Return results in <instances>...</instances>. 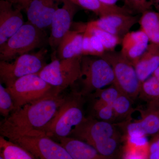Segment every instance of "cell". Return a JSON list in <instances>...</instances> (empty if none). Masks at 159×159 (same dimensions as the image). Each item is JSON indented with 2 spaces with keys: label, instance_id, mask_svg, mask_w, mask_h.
Instances as JSON below:
<instances>
[{
  "label": "cell",
  "instance_id": "obj_19",
  "mask_svg": "<svg viewBox=\"0 0 159 159\" xmlns=\"http://www.w3.org/2000/svg\"><path fill=\"white\" fill-rule=\"evenodd\" d=\"M57 139L73 159H109L90 145L76 138L66 137Z\"/></svg>",
  "mask_w": 159,
  "mask_h": 159
},
{
  "label": "cell",
  "instance_id": "obj_25",
  "mask_svg": "<svg viewBox=\"0 0 159 159\" xmlns=\"http://www.w3.org/2000/svg\"><path fill=\"white\" fill-rule=\"evenodd\" d=\"M82 55L101 57L106 52L101 41L89 31L84 30Z\"/></svg>",
  "mask_w": 159,
  "mask_h": 159
},
{
  "label": "cell",
  "instance_id": "obj_24",
  "mask_svg": "<svg viewBox=\"0 0 159 159\" xmlns=\"http://www.w3.org/2000/svg\"><path fill=\"white\" fill-rule=\"evenodd\" d=\"M0 156L4 159H38L20 145L0 137Z\"/></svg>",
  "mask_w": 159,
  "mask_h": 159
},
{
  "label": "cell",
  "instance_id": "obj_27",
  "mask_svg": "<svg viewBox=\"0 0 159 159\" xmlns=\"http://www.w3.org/2000/svg\"><path fill=\"white\" fill-rule=\"evenodd\" d=\"M133 100L126 95L121 93L112 105L116 121L120 123L130 120V117L133 112L132 106Z\"/></svg>",
  "mask_w": 159,
  "mask_h": 159
},
{
  "label": "cell",
  "instance_id": "obj_15",
  "mask_svg": "<svg viewBox=\"0 0 159 159\" xmlns=\"http://www.w3.org/2000/svg\"><path fill=\"white\" fill-rule=\"evenodd\" d=\"M61 2V0H33L25 10L28 22L43 30L51 27Z\"/></svg>",
  "mask_w": 159,
  "mask_h": 159
},
{
  "label": "cell",
  "instance_id": "obj_1",
  "mask_svg": "<svg viewBox=\"0 0 159 159\" xmlns=\"http://www.w3.org/2000/svg\"><path fill=\"white\" fill-rule=\"evenodd\" d=\"M54 89L42 98L12 112L0 125L1 136L8 140L40 133L57 113L66 98Z\"/></svg>",
  "mask_w": 159,
  "mask_h": 159
},
{
  "label": "cell",
  "instance_id": "obj_10",
  "mask_svg": "<svg viewBox=\"0 0 159 159\" xmlns=\"http://www.w3.org/2000/svg\"><path fill=\"white\" fill-rule=\"evenodd\" d=\"M6 88L12 97L16 110L45 96L53 87L38 74H33L21 77Z\"/></svg>",
  "mask_w": 159,
  "mask_h": 159
},
{
  "label": "cell",
  "instance_id": "obj_30",
  "mask_svg": "<svg viewBox=\"0 0 159 159\" xmlns=\"http://www.w3.org/2000/svg\"><path fill=\"white\" fill-rule=\"evenodd\" d=\"M95 92L96 100L112 106L120 94V91L114 84L106 89H102Z\"/></svg>",
  "mask_w": 159,
  "mask_h": 159
},
{
  "label": "cell",
  "instance_id": "obj_35",
  "mask_svg": "<svg viewBox=\"0 0 159 159\" xmlns=\"http://www.w3.org/2000/svg\"><path fill=\"white\" fill-rule=\"evenodd\" d=\"M153 6L155 11L159 13V0H153Z\"/></svg>",
  "mask_w": 159,
  "mask_h": 159
},
{
  "label": "cell",
  "instance_id": "obj_21",
  "mask_svg": "<svg viewBox=\"0 0 159 159\" xmlns=\"http://www.w3.org/2000/svg\"><path fill=\"white\" fill-rule=\"evenodd\" d=\"M80 8L92 11L99 18L114 13L132 14L130 9L124 6L120 7L116 5H111L100 0H70Z\"/></svg>",
  "mask_w": 159,
  "mask_h": 159
},
{
  "label": "cell",
  "instance_id": "obj_8",
  "mask_svg": "<svg viewBox=\"0 0 159 159\" xmlns=\"http://www.w3.org/2000/svg\"><path fill=\"white\" fill-rule=\"evenodd\" d=\"M47 50L43 48L34 54L19 56L11 62L0 61V79L8 87L18 79L30 74H37L46 65Z\"/></svg>",
  "mask_w": 159,
  "mask_h": 159
},
{
  "label": "cell",
  "instance_id": "obj_9",
  "mask_svg": "<svg viewBox=\"0 0 159 159\" xmlns=\"http://www.w3.org/2000/svg\"><path fill=\"white\" fill-rule=\"evenodd\" d=\"M9 140L25 148L38 159H73L62 145L42 133Z\"/></svg>",
  "mask_w": 159,
  "mask_h": 159
},
{
  "label": "cell",
  "instance_id": "obj_29",
  "mask_svg": "<svg viewBox=\"0 0 159 159\" xmlns=\"http://www.w3.org/2000/svg\"><path fill=\"white\" fill-rule=\"evenodd\" d=\"M16 110L13 99L6 88L0 84V113L2 116L7 118L11 113Z\"/></svg>",
  "mask_w": 159,
  "mask_h": 159
},
{
  "label": "cell",
  "instance_id": "obj_5",
  "mask_svg": "<svg viewBox=\"0 0 159 159\" xmlns=\"http://www.w3.org/2000/svg\"><path fill=\"white\" fill-rule=\"evenodd\" d=\"M79 80L82 86L80 93L84 96L113 84L115 77L110 64L102 57L82 56Z\"/></svg>",
  "mask_w": 159,
  "mask_h": 159
},
{
  "label": "cell",
  "instance_id": "obj_20",
  "mask_svg": "<svg viewBox=\"0 0 159 159\" xmlns=\"http://www.w3.org/2000/svg\"><path fill=\"white\" fill-rule=\"evenodd\" d=\"M83 33L78 30H70L64 35L57 48L59 59L73 58L82 56Z\"/></svg>",
  "mask_w": 159,
  "mask_h": 159
},
{
  "label": "cell",
  "instance_id": "obj_38",
  "mask_svg": "<svg viewBox=\"0 0 159 159\" xmlns=\"http://www.w3.org/2000/svg\"><path fill=\"white\" fill-rule=\"evenodd\" d=\"M151 1L152 2V3H153V0H151Z\"/></svg>",
  "mask_w": 159,
  "mask_h": 159
},
{
  "label": "cell",
  "instance_id": "obj_22",
  "mask_svg": "<svg viewBox=\"0 0 159 159\" xmlns=\"http://www.w3.org/2000/svg\"><path fill=\"white\" fill-rule=\"evenodd\" d=\"M139 24L149 43L159 46V13L152 10L145 11L141 14Z\"/></svg>",
  "mask_w": 159,
  "mask_h": 159
},
{
  "label": "cell",
  "instance_id": "obj_23",
  "mask_svg": "<svg viewBox=\"0 0 159 159\" xmlns=\"http://www.w3.org/2000/svg\"><path fill=\"white\" fill-rule=\"evenodd\" d=\"M78 25L76 30L79 31L87 30L97 36L101 41L106 51H115L117 46L121 44L122 39L91 25L89 22Z\"/></svg>",
  "mask_w": 159,
  "mask_h": 159
},
{
  "label": "cell",
  "instance_id": "obj_14",
  "mask_svg": "<svg viewBox=\"0 0 159 159\" xmlns=\"http://www.w3.org/2000/svg\"><path fill=\"white\" fill-rule=\"evenodd\" d=\"M139 16L114 13L89 22L91 25L122 39L139 23Z\"/></svg>",
  "mask_w": 159,
  "mask_h": 159
},
{
  "label": "cell",
  "instance_id": "obj_17",
  "mask_svg": "<svg viewBox=\"0 0 159 159\" xmlns=\"http://www.w3.org/2000/svg\"><path fill=\"white\" fill-rule=\"evenodd\" d=\"M159 66V46L152 43L134 65L141 84L150 77Z\"/></svg>",
  "mask_w": 159,
  "mask_h": 159
},
{
  "label": "cell",
  "instance_id": "obj_6",
  "mask_svg": "<svg viewBox=\"0 0 159 159\" xmlns=\"http://www.w3.org/2000/svg\"><path fill=\"white\" fill-rule=\"evenodd\" d=\"M82 57L63 59L54 58L37 74L60 93L80 78Z\"/></svg>",
  "mask_w": 159,
  "mask_h": 159
},
{
  "label": "cell",
  "instance_id": "obj_28",
  "mask_svg": "<svg viewBox=\"0 0 159 159\" xmlns=\"http://www.w3.org/2000/svg\"><path fill=\"white\" fill-rule=\"evenodd\" d=\"M93 108L95 116L98 120L116 123V118L112 106L106 104L96 99Z\"/></svg>",
  "mask_w": 159,
  "mask_h": 159
},
{
  "label": "cell",
  "instance_id": "obj_32",
  "mask_svg": "<svg viewBox=\"0 0 159 159\" xmlns=\"http://www.w3.org/2000/svg\"><path fill=\"white\" fill-rule=\"evenodd\" d=\"M148 159H159V134L152 136L149 142Z\"/></svg>",
  "mask_w": 159,
  "mask_h": 159
},
{
  "label": "cell",
  "instance_id": "obj_33",
  "mask_svg": "<svg viewBox=\"0 0 159 159\" xmlns=\"http://www.w3.org/2000/svg\"><path fill=\"white\" fill-rule=\"evenodd\" d=\"M12 4L16 8H18L21 10L25 9V10L28 8L30 3L33 0H6Z\"/></svg>",
  "mask_w": 159,
  "mask_h": 159
},
{
  "label": "cell",
  "instance_id": "obj_34",
  "mask_svg": "<svg viewBox=\"0 0 159 159\" xmlns=\"http://www.w3.org/2000/svg\"><path fill=\"white\" fill-rule=\"evenodd\" d=\"M100 1L109 5H116L117 2L120 0H100Z\"/></svg>",
  "mask_w": 159,
  "mask_h": 159
},
{
  "label": "cell",
  "instance_id": "obj_11",
  "mask_svg": "<svg viewBox=\"0 0 159 159\" xmlns=\"http://www.w3.org/2000/svg\"><path fill=\"white\" fill-rule=\"evenodd\" d=\"M63 6L56 10L51 22L48 42L52 49L57 48L60 42L73 25L74 16L80 7L70 0H61Z\"/></svg>",
  "mask_w": 159,
  "mask_h": 159
},
{
  "label": "cell",
  "instance_id": "obj_31",
  "mask_svg": "<svg viewBox=\"0 0 159 159\" xmlns=\"http://www.w3.org/2000/svg\"><path fill=\"white\" fill-rule=\"evenodd\" d=\"M125 7L133 12L135 11L142 14L143 12L151 10L153 3L151 0H124Z\"/></svg>",
  "mask_w": 159,
  "mask_h": 159
},
{
  "label": "cell",
  "instance_id": "obj_2",
  "mask_svg": "<svg viewBox=\"0 0 159 159\" xmlns=\"http://www.w3.org/2000/svg\"><path fill=\"white\" fill-rule=\"evenodd\" d=\"M72 135L107 158L117 159L120 157L124 133L118 123L86 118Z\"/></svg>",
  "mask_w": 159,
  "mask_h": 159
},
{
  "label": "cell",
  "instance_id": "obj_16",
  "mask_svg": "<svg viewBox=\"0 0 159 159\" xmlns=\"http://www.w3.org/2000/svg\"><path fill=\"white\" fill-rule=\"evenodd\" d=\"M149 43L148 37L142 30L130 31L122 37L120 53L134 66L146 51Z\"/></svg>",
  "mask_w": 159,
  "mask_h": 159
},
{
  "label": "cell",
  "instance_id": "obj_36",
  "mask_svg": "<svg viewBox=\"0 0 159 159\" xmlns=\"http://www.w3.org/2000/svg\"><path fill=\"white\" fill-rule=\"evenodd\" d=\"M152 76L155 77V78L159 81V66L156 70L153 72Z\"/></svg>",
  "mask_w": 159,
  "mask_h": 159
},
{
  "label": "cell",
  "instance_id": "obj_18",
  "mask_svg": "<svg viewBox=\"0 0 159 159\" xmlns=\"http://www.w3.org/2000/svg\"><path fill=\"white\" fill-rule=\"evenodd\" d=\"M149 142L146 136H125L121 149L122 159H148Z\"/></svg>",
  "mask_w": 159,
  "mask_h": 159
},
{
  "label": "cell",
  "instance_id": "obj_26",
  "mask_svg": "<svg viewBox=\"0 0 159 159\" xmlns=\"http://www.w3.org/2000/svg\"><path fill=\"white\" fill-rule=\"evenodd\" d=\"M139 97L149 105L159 107V81L151 76L141 84Z\"/></svg>",
  "mask_w": 159,
  "mask_h": 159
},
{
  "label": "cell",
  "instance_id": "obj_12",
  "mask_svg": "<svg viewBox=\"0 0 159 159\" xmlns=\"http://www.w3.org/2000/svg\"><path fill=\"white\" fill-rule=\"evenodd\" d=\"M141 114L142 117L139 120L119 123L124 134H140L147 137L159 134V107L149 105Z\"/></svg>",
  "mask_w": 159,
  "mask_h": 159
},
{
  "label": "cell",
  "instance_id": "obj_4",
  "mask_svg": "<svg viewBox=\"0 0 159 159\" xmlns=\"http://www.w3.org/2000/svg\"><path fill=\"white\" fill-rule=\"evenodd\" d=\"M44 30L29 22L21 27L5 43L0 46V60L9 61L39 48L44 42Z\"/></svg>",
  "mask_w": 159,
  "mask_h": 159
},
{
  "label": "cell",
  "instance_id": "obj_7",
  "mask_svg": "<svg viewBox=\"0 0 159 159\" xmlns=\"http://www.w3.org/2000/svg\"><path fill=\"white\" fill-rule=\"evenodd\" d=\"M101 57L106 60L112 68L115 77L113 84L133 100L139 97L141 83L131 63L120 51H106Z\"/></svg>",
  "mask_w": 159,
  "mask_h": 159
},
{
  "label": "cell",
  "instance_id": "obj_37",
  "mask_svg": "<svg viewBox=\"0 0 159 159\" xmlns=\"http://www.w3.org/2000/svg\"><path fill=\"white\" fill-rule=\"evenodd\" d=\"M0 159H4L2 157L0 156Z\"/></svg>",
  "mask_w": 159,
  "mask_h": 159
},
{
  "label": "cell",
  "instance_id": "obj_13",
  "mask_svg": "<svg viewBox=\"0 0 159 159\" xmlns=\"http://www.w3.org/2000/svg\"><path fill=\"white\" fill-rule=\"evenodd\" d=\"M21 10L6 0H0V46L24 25Z\"/></svg>",
  "mask_w": 159,
  "mask_h": 159
},
{
  "label": "cell",
  "instance_id": "obj_3",
  "mask_svg": "<svg viewBox=\"0 0 159 159\" xmlns=\"http://www.w3.org/2000/svg\"><path fill=\"white\" fill-rule=\"evenodd\" d=\"M82 96L80 93H76L66 99L53 119L40 133L56 139L71 135L86 118L83 108Z\"/></svg>",
  "mask_w": 159,
  "mask_h": 159
}]
</instances>
